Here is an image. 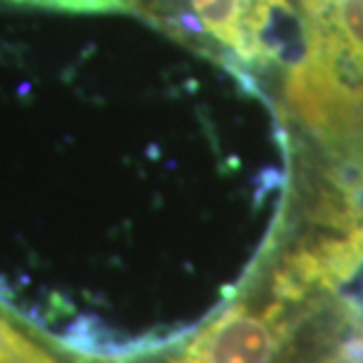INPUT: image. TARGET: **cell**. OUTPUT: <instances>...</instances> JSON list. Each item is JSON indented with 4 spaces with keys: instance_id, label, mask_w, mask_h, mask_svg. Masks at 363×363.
Listing matches in <instances>:
<instances>
[{
    "instance_id": "cell-1",
    "label": "cell",
    "mask_w": 363,
    "mask_h": 363,
    "mask_svg": "<svg viewBox=\"0 0 363 363\" xmlns=\"http://www.w3.org/2000/svg\"><path fill=\"white\" fill-rule=\"evenodd\" d=\"M78 350L31 323L0 300V363H74Z\"/></svg>"
},
{
    "instance_id": "cell-2",
    "label": "cell",
    "mask_w": 363,
    "mask_h": 363,
    "mask_svg": "<svg viewBox=\"0 0 363 363\" xmlns=\"http://www.w3.org/2000/svg\"><path fill=\"white\" fill-rule=\"evenodd\" d=\"M12 5L35 7V10L64 12V14H125L128 0H7Z\"/></svg>"
}]
</instances>
